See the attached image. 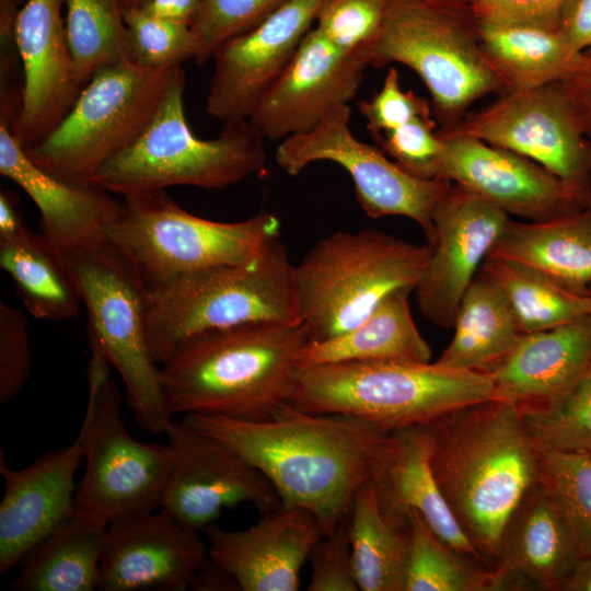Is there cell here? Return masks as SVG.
<instances>
[{"label":"cell","mask_w":591,"mask_h":591,"mask_svg":"<svg viewBox=\"0 0 591 591\" xmlns=\"http://www.w3.org/2000/svg\"><path fill=\"white\" fill-rule=\"evenodd\" d=\"M278 236L280 221L275 213L212 221L185 211L164 189L124 196L118 215L104 231L146 290L211 266L252 264Z\"/></svg>","instance_id":"9c48e42d"},{"label":"cell","mask_w":591,"mask_h":591,"mask_svg":"<svg viewBox=\"0 0 591 591\" xmlns=\"http://www.w3.org/2000/svg\"><path fill=\"white\" fill-rule=\"evenodd\" d=\"M106 526L74 512L18 564L15 591H94Z\"/></svg>","instance_id":"1f68e13d"},{"label":"cell","mask_w":591,"mask_h":591,"mask_svg":"<svg viewBox=\"0 0 591 591\" xmlns=\"http://www.w3.org/2000/svg\"><path fill=\"white\" fill-rule=\"evenodd\" d=\"M568 0H477L471 10L477 23L559 31Z\"/></svg>","instance_id":"7dc6e473"},{"label":"cell","mask_w":591,"mask_h":591,"mask_svg":"<svg viewBox=\"0 0 591 591\" xmlns=\"http://www.w3.org/2000/svg\"><path fill=\"white\" fill-rule=\"evenodd\" d=\"M62 253L86 308L90 348L120 375L136 421L150 433L165 434L173 413L148 343L146 289L139 276L105 239Z\"/></svg>","instance_id":"30bf717a"},{"label":"cell","mask_w":591,"mask_h":591,"mask_svg":"<svg viewBox=\"0 0 591 591\" xmlns=\"http://www.w3.org/2000/svg\"><path fill=\"white\" fill-rule=\"evenodd\" d=\"M181 66L148 68L126 59L99 70L39 143L24 150L47 173L86 184L146 128Z\"/></svg>","instance_id":"8fae6325"},{"label":"cell","mask_w":591,"mask_h":591,"mask_svg":"<svg viewBox=\"0 0 591 591\" xmlns=\"http://www.w3.org/2000/svg\"><path fill=\"white\" fill-rule=\"evenodd\" d=\"M124 18L134 62L162 68L194 60L197 44L190 25L149 15L138 7L126 8Z\"/></svg>","instance_id":"ab89813d"},{"label":"cell","mask_w":591,"mask_h":591,"mask_svg":"<svg viewBox=\"0 0 591 591\" xmlns=\"http://www.w3.org/2000/svg\"><path fill=\"white\" fill-rule=\"evenodd\" d=\"M519 409L536 448L591 454V366L563 396Z\"/></svg>","instance_id":"f35d334b"},{"label":"cell","mask_w":591,"mask_h":591,"mask_svg":"<svg viewBox=\"0 0 591 591\" xmlns=\"http://www.w3.org/2000/svg\"><path fill=\"white\" fill-rule=\"evenodd\" d=\"M32 366L27 320L23 312L0 302V403L14 399Z\"/></svg>","instance_id":"f6af8a7d"},{"label":"cell","mask_w":591,"mask_h":591,"mask_svg":"<svg viewBox=\"0 0 591 591\" xmlns=\"http://www.w3.org/2000/svg\"><path fill=\"white\" fill-rule=\"evenodd\" d=\"M82 461L78 437L20 470L11 468L0 450V575L18 566L36 543L76 512L74 475Z\"/></svg>","instance_id":"603a6c76"},{"label":"cell","mask_w":591,"mask_h":591,"mask_svg":"<svg viewBox=\"0 0 591 591\" xmlns=\"http://www.w3.org/2000/svg\"><path fill=\"white\" fill-rule=\"evenodd\" d=\"M202 0H143L138 7L144 13L187 25H193Z\"/></svg>","instance_id":"f907efd6"},{"label":"cell","mask_w":591,"mask_h":591,"mask_svg":"<svg viewBox=\"0 0 591 591\" xmlns=\"http://www.w3.org/2000/svg\"><path fill=\"white\" fill-rule=\"evenodd\" d=\"M189 589L197 591H219L240 590V587L230 572L208 557L197 570Z\"/></svg>","instance_id":"816d5d0a"},{"label":"cell","mask_w":591,"mask_h":591,"mask_svg":"<svg viewBox=\"0 0 591 591\" xmlns=\"http://www.w3.org/2000/svg\"><path fill=\"white\" fill-rule=\"evenodd\" d=\"M91 349L89 398L77 434L84 474L76 491V512L105 526L161 508L173 466L169 444L136 440L124 424L121 397L111 364Z\"/></svg>","instance_id":"7c38bea8"},{"label":"cell","mask_w":591,"mask_h":591,"mask_svg":"<svg viewBox=\"0 0 591 591\" xmlns=\"http://www.w3.org/2000/svg\"><path fill=\"white\" fill-rule=\"evenodd\" d=\"M447 546L417 510L409 512V554L405 591L509 590L498 568Z\"/></svg>","instance_id":"d590c367"},{"label":"cell","mask_w":591,"mask_h":591,"mask_svg":"<svg viewBox=\"0 0 591 591\" xmlns=\"http://www.w3.org/2000/svg\"><path fill=\"white\" fill-rule=\"evenodd\" d=\"M121 0H65L74 77L83 86L101 69L130 59Z\"/></svg>","instance_id":"8d00e7d4"},{"label":"cell","mask_w":591,"mask_h":591,"mask_svg":"<svg viewBox=\"0 0 591 591\" xmlns=\"http://www.w3.org/2000/svg\"><path fill=\"white\" fill-rule=\"evenodd\" d=\"M582 205L591 213V175L584 189Z\"/></svg>","instance_id":"11a10c76"},{"label":"cell","mask_w":591,"mask_h":591,"mask_svg":"<svg viewBox=\"0 0 591 591\" xmlns=\"http://www.w3.org/2000/svg\"><path fill=\"white\" fill-rule=\"evenodd\" d=\"M444 1H448V2H451V3H454V4H459V5L471 7L477 0H444Z\"/></svg>","instance_id":"6f0895ef"},{"label":"cell","mask_w":591,"mask_h":591,"mask_svg":"<svg viewBox=\"0 0 591 591\" xmlns=\"http://www.w3.org/2000/svg\"><path fill=\"white\" fill-rule=\"evenodd\" d=\"M14 1L20 8L25 3L26 0H12Z\"/></svg>","instance_id":"680465c9"},{"label":"cell","mask_w":591,"mask_h":591,"mask_svg":"<svg viewBox=\"0 0 591 591\" xmlns=\"http://www.w3.org/2000/svg\"><path fill=\"white\" fill-rule=\"evenodd\" d=\"M304 324L254 322L199 333L161 364L174 414L263 420L289 401Z\"/></svg>","instance_id":"3957f363"},{"label":"cell","mask_w":591,"mask_h":591,"mask_svg":"<svg viewBox=\"0 0 591 591\" xmlns=\"http://www.w3.org/2000/svg\"><path fill=\"white\" fill-rule=\"evenodd\" d=\"M509 218L471 190L447 182L432 211L431 256L414 289L421 314L432 324L453 327L465 291Z\"/></svg>","instance_id":"2e32d148"},{"label":"cell","mask_w":591,"mask_h":591,"mask_svg":"<svg viewBox=\"0 0 591 591\" xmlns=\"http://www.w3.org/2000/svg\"><path fill=\"white\" fill-rule=\"evenodd\" d=\"M26 224L18 210V198L9 192L0 190V239L10 237L23 230Z\"/></svg>","instance_id":"f5cc1de1"},{"label":"cell","mask_w":591,"mask_h":591,"mask_svg":"<svg viewBox=\"0 0 591 591\" xmlns=\"http://www.w3.org/2000/svg\"><path fill=\"white\" fill-rule=\"evenodd\" d=\"M349 104L329 112L312 130L282 139L275 162L296 176L317 161L334 162L352 178L357 202L372 219L402 216L414 220L427 243L434 241L432 211L447 179H421L391 161L383 150L357 139Z\"/></svg>","instance_id":"4fadbf2b"},{"label":"cell","mask_w":591,"mask_h":591,"mask_svg":"<svg viewBox=\"0 0 591 591\" xmlns=\"http://www.w3.org/2000/svg\"><path fill=\"white\" fill-rule=\"evenodd\" d=\"M288 1L202 0L192 25L197 44L194 61H209L221 43L253 28Z\"/></svg>","instance_id":"60d3db41"},{"label":"cell","mask_w":591,"mask_h":591,"mask_svg":"<svg viewBox=\"0 0 591 591\" xmlns=\"http://www.w3.org/2000/svg\"><path fill=\"white\" fill-rule=\"evenodd\" d=\"M309 559V591H358L355 576L348 518L333 533L314 545Z\"/></svg>","instance_id":"bcb514c9"},{"label":"cell","mask_w":591,"mask_h":591,"mask_svg":"<svg viewBox=\"0 0 591 591\" xmlns=\"http://www.w3.org/2000/svg\"><path fill=\"white\" fill-rule=\"evenodd\" d=\"M173 466L161 510L186 528L204 531L225 508L250 502L263 515L281 507L268 479L224 442L183 421L170 424Z\"/></svg>","instance_id":"9a60e30c"},{"label":"cell","mask_w":591,"mask_h":591,"mask_svg":"<svg viewBox=\"0 0 591 591\" xmlns=\"http://www.w3.org/2000/svg\"><path fill=\"white\" fill-rule=\"evenodd\" d=\"M65 0H26L15 22L22 63L21 108L10 127L24 150L46 138L81 92L69 50Z\"/></svg>","instance_id":"ffe728a7"},{"label":"cell","mask_w":591,"mask_h":591,"mask_svg":"<svg viewBox=\"0 0 591 591\" xmlns=\"http://www.w3.org/2000/svg\"><path fill=\"white\" fill-rule=\"evenodd\" d=\"M358 107L373 138L414 119L433 117L429 101L402 89L395 67L387 69L381 89L371 99L361 101Z\"/></svg>","instance_id":"ee69618b"},{"label":"cell","mask_w":591,"mask_h":591,"mask_svg":"<svg viewBox=\"0 0 591 591\" xmlns=\"http://www.w3.org/2000/svg\"><path fill=\"white\" fill-rule=\"evenodd\" d=\"M433 117L417 118L374 137L383 152L408 174L421 179H440L444 143Z\"/></svg>","instance_id":"7bdbcfd3"},{"label":"cell","mask_w":591,"mask_h":591,"mask_svg":"<svg viewBox=\"0 0 591 591\" xmlns=\"http://www.w3.org/2000/svg\"><path fill=\"white\" fill-rule=\"evenodd\" d=\"M587 51L591 54V48ZM561 83L584 135L591 140V66Z\"/></svg>","instance_id":"681fc988"},{"label":"cell","mask_w":591,"mask_h":591,"mask_svg":"<svg viewBox=\"0 0 591 591\" xmlns=\"http://www.w3.org/2000/svg\"><path fill=\"white\" fill-rule=\"evenodd\" d=\"M431 252L428 243L376 229L337 231L320 240L293 268L296 305L309 341L341 335L392 291L415 289Z\"/></svg>","instance_id":"8992f818"},{"label":"cell","mask_w":591,"mask_h":591,"mask_svg":"<svg viewBox=\"0 0 591 591\" xmlns=\"http://www.w3.org/2000/svg\"><path fill=\"white\" fill-rule=\"evenodd\" d=\"M487 257L523 264L572 291L591 292V213L582 208L544 221L509 218Z\"/></svg>","instance_id":"83f0119b"},{"label":"cell","mask_w":591,"mask_h":591,"mask_svg":"<svg viewBox=\"0 0 591 591\" xmlns=\"http://www.w3.org/2000/svg\"><path fill=\"white\" fill-rule=\"evenodd\" d=\"M0 174L19 185L40 215L42 232L62 252L104 240L121 200L90 183L76 184L42 170L26 155L9 124L0 119Z\"/></svg>","instance_id":"d4e9b609"},{"label":"cell","mask_w":591,"mask_h":591,"mask_svg":"<svg viewBox=\"0 0 591 591\" xmlns=\"http://www.w3.org/2000/svg\"><path fill=\"white\" fill-rule=\"evenodd\" d=\"M355 576L361 591H405L409 525L384 518L371 480L357 490L348 517Z\"/></svg>","instance_id":"836d02e7"},{"label":"cell","mask_w":591,"mask_h":591,"mask_svg":"<svg viewBox=\"0 0 591 591\" xmlns=\"http://www.w3.org/2000/svg\"><path fill=\"white\" fill-rule=\"evenodd\" d=\"M204 532L209 557L243 591H297L300 570L323 537L309 510L282 506L247 529L229 531L211 523Z\"/></svg>","instance_id":"7402d4cb"},{"label":"cell","mask_w":591,"mask_h":591,"mask_svg":"<svg viewBox=\"0 0 591 591\" xmlns=\"http://www.w3.org/2000/svg\"><path fill=\"white\" fill-rule=\"evenodd\" d=\"M385 11L386 0H322L314 26L338 48L363 54L378 37Z\"/></svg>","instance_id":"b9f144b4"},{"label":"cell","mask_w":591,"mask_h":591,"mask_svg":"<svg viewBox=\"0 0 591 591\" xmlns=\"http://www.w3.org/2000/svg\"><path fill=\"white\" fill-rule=\"evenodd\" d=\"M322 0H289L253 28L221 43L206 113L222 123L248 120L313 27Z\"/></svg>","instance_id":"e0dca14e"},{"label":"cell","mask_w":591,"mask_h":591,"mask_svg":"<svg viewBox=\"0 0 591 591\" xmlns=\"http://www.w3.org/2000/svg\"><path fill=\"white\" fill-rule=\"evenodd\" d=\"M477 26L482 51L506 91L561 82L591 66V54L572 50L559 31L483 23Z\"/></svg>","instance_id":"f546056e"},{"label":"cell","mask_w":591,"mask_h":591,"mask_svg":"<svg viewBox=\"0 0 591 591\" xmlns=\"http://www.w3.org/2000/svg\"><path fill=\"white\" fill-rule=\"evenodd\" d=\"M412 287L389 293L352 329L323 341H309L299 352L298 366L345 361L428 363L431 348L412 315Z\"/></svg>","instance_id":"f1b7e54d"},{"label":"cell","mask_w":591,"mask_h":591,"mask_svg":"<svg viewBox=\"0 0 591 591\" xmlns=\"http://www.w3.org/2000/svg\"><path fill=\"white\" fill-rule=\"evenodd\" d=\"M440 138V179L471 190L508 216L544 221L583 208L577 194L526 157L472 137Z\"/></svg>","instance_id":"44dd1931"},{"label":"cell","mask_w":591,"mask_h":591,"mask_svg":"<svg viewBox=\"0 0 591 591\" xmlns=\"http://www.w3.org/2000/svg\"><path fill=\"white\" fill-rule=\"evenodd\" d=\"M430 428L439 488L483 563L495 568L503 528L537 482V448L521 412L496 397L460 408Z\"/></svg>","instance_id":"7a4b0ae2"},{"label":"cell","mask_w":591,"mask_h":591,"mask_svg":"<svg viewBox=\"0 0 591 591\" xmlns=\"http://www.w3.org/2000/svg\"><path fill=\"white\" fill-rule=\"evenodd\" d=\"M199 532L163 510L125 517L105 530L100 591H185L208 559Z\"/></svg>","instance_id":"d6986e66"},{"label":"cell","mask_w":591,"mask_h":591,"mask_svg":"<svg viewBox=\"0 0 591 591\" xmlns=\"http://www.w3.org/2000/svg\"><path fill=\"white\" fill-rule=\"evenodd\" d=\"M590 321H591V316H590Z\"/></svg>","instance_id":"91938a15"},{"label":"cell","mask_w":591,"mask_h":591,"mask_svg":"<svg viewBox=\"0 0 591 591\" xmlns=\"http://www.w3.org/2000/svg\"><path fill=\"white\" fill-rule=\"evenodd\" d=\"M432 450L430 425L390 432L370 479L379 508L386 520L404 528L409 525V512L417 510L447 546L483 563L439 488L431 467Z\"/></svg>","instance_id":"cb8c5ba5"},{"label":"cell","mask_w":591,"mask_h":591,"mask_svg":"<svg viewBox=\"0 0 591 591\" xmlns=\"http://www.w3.org/2000/svg\"><path fill=\"white\" fill-rule=\"evenodd\" d=\"M143 0H121L124 8L139 7Z\"/></svg>","instance_id":"9f6ffc18"},{"label":"cell","mask_w":591,"mask_h":591,"mask_svg":"<svg viewBox=\"0 0 591 591\" xmlns=\"http://www.w3.org/2000/svg\"><path fill=\"white\" fill-rule=\"evenodd\" d=\"M368 67L363 54L338 48L313 26L248 120L269 140L308 132L334 108L349 104Z\"/></svg>","instance_id":"ac0fdd59"},{"label":"cell","mask_w":591,"mask_h":591,"mask_svg":"<svg viewBox=\"0 0 591 591\" xmlns=\"http://www.w3.org/2000/svg\"><path fill=\"white\" fill-rule=\"evenodd\" d=\"M193 430L218 439L256 467L281 506L309 510L327 536L350 513L355 495L371 479L390 434L340 414H313L290 403L263 420L186 414Z\"/></svg>","instance_id":"6da1fadb"},{"label":"cell","mask_w":591,"mask_h":591,"mask_svg":"<svg viewBox=\"0 0 591 591\" xmlns=\"http://www.w3.org/2000/svg\"><path fill=\"white\" fill-rule=\"evenodd\" d=\"M537 482L545 488L581 557H591V454L538 449Z\"/></svg>","instance_id":"74e56055"},{"label":"cell","mask_w":591,"mask_h":591,"mask_svg":"<svg viewBox=\"0 0 591 591\" xmlns=\"http://www.w3.org/2000/svg\"><path fill=\"white\" fill-rule=\"evenodd\" d=\"M590 316L522 334L485 372L493 379L497 397L524 407L549 403L569 391L591 366Z\"/></svg>","instance_id":"484cf974"},{"label":"cell","mask_w":591,"mask_h":591,"mask_svg":"<svg viewBox=\"0 0 591 591\" xmlns=\"http://www.w3.org/2000/svg\"><path fill=\"white\" fill-rule=\"evenodd\" d=\"M0 266L11 278L24 306L36 318H73L82 296L62 251L43 232L25 227L0 239Z\"/></svg>","instance_id":"4dcf8cb0"},{"label":"cell","mask_w":591,"mask_h":591,"mask_svg":"<svg viewBox=\"0 0 591 591\" xmlns=\"http://www.w3.org/2000/svg\"><path fill=\"white\" fill-rule=\"evenodd\" d=\"M580 557L559 511L536 482L503 528L496 567L515 590L537 587L561 591Z\"/></svg>","instance_id":"4316f807"},{"label":"cell","mask_w":591,"mask_h":591,"mask_svg":"<svg viewBox=\"0 0 591 591\" xmlns=\"http://www.w3.org/2000/svg\"><path fill=\"white\" fill-rule=\"evenodd\" d=\"M369 67L401 63L420 78L440 127L462 120L470 106L506 91L486 60L471 7L444 0H386L382 28L364 50Z\"/></svg>","instance_id":"ba28073f"},{"label":"cell","mask_w":591,"mask_h":591,"mask_svg":"<svg viewBox=\"0 0 591 591\" xmlns=\"http://www.w3.org/2000/svg\"><path fill=\"white\" fill-rule=\"evenodd\" d=\"M437 132L476 138L526 157L583 200L591 175V140L561 82L506 91L491 104L467 112L460 123L439 127Z\"/></svg>","instance_id":"5bb4252c"},{"label":"cell","mask_w":591,"mask_h":591,"mask_svg":"<svg viewBox=\"0 0 591 591\" xmlns=\"http://www.w3.org/2000/svg\"><path fill=\"white\" fill-rule=\"evenodd\" d=\"M559 33L578 53L591 48V0H568L564 7Z\"/></svg>","instance_id":"c3c4849f"},{"label":"cell","mask_w":591,"mask_h":591,"mask_svg":"<svg viewBox=\"0 0 591 591\" xmlns=\"http://www.w3.org/2000/svg\"><path fill=\"white\" fill-rule=\"evenodd\" d=\"M185 81L183 71L141 134L90 184L124 197L171 186L222 189L265 171V138L250 120L223 123L215 139L193 132L184 112Z\"/></svg>","instance_id":"5b68a950"},{"label":"cell","mask_w":591,"mask_h":591,"mask_svg":"<svg viewBox=\"0 0 591 591\" xmlns=\"http://www.w3.org/2000/svg\"><path fill=\"white\" fill-rule=\"evenodd\" d=\"M480 269L505 292L523 334L547 331L591 315V292L572 291L529 266L486 257Z\"/></svg>","instance_id":"e575fe53"},{"label":"cell","mask_w":591,"mask_h":591,"mask_svg":"<svg viewBox=\"0 0 591 591\" xmlns=\"http://www.w3.org/2000/svg\"><path fill=\"white\" fill-rule=\"evenodd\" d=\"M293 268L281 237L248 265L202 268L146 290V326L153 359L161 366L190 337L254 322L300 323Z\"/></svg>","instance_id":"52a82bcc"},{"label":"cell","mask_w":591,"mask_h":591,"mask_svg":"<svg viewBox=\"0 0 591 591\" xmlns=\"http://www.w3.org/2000/svg\"><path fill=\"white\" fill-rule=\"evenodd\" d=\"M489 374L433 363L345 361L298 366L288 403L313 414H340L386 431L430 425L496 398Z\"/></svg>","instance_id":"277c9868"},{"label":"cell","mask_w":591,"mask_h":591,"mask_svg":"<svg viewBox=\"0 0 591 591\" xmlns=\"http://www.w3.org/2000/svg\"><path fill=\"white\" fill-rule=\"evenodd\" d=\"M561 591H591V557H580Z\"/></svg>","instance_id":"db71d44e"},{"label":"cell","mask_w":591,"mask_h":591,"mask_svg":"<svg viewBox=\"0 0 591 591\" xmlns=\"http://www.w3.org/2000/svg\"><path fill=\"white\" fill-rule=\"evenodd\" d=\"M453 328L452 340L434 363L480 372L501 360L523 334L505 292L482 269L461 300Z\"/></svg>","instance_id":"d6a6232c"}]
</instances>
